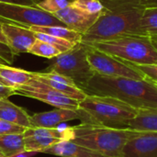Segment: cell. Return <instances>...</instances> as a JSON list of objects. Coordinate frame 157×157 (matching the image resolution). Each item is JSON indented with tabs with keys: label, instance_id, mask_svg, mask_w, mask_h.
<instances>
[{
	"label": "cell",
	"instance_id": "277c9868",
	"mask_svg": "<svg viewBox=\"0 0 157 157\" xmlns=\"http://www.w3.org/2000/svg\"><path fill=\"white\" fill-rule=\"evenodd\" d=\"M81 123H90L111 128H127V123L138 113V109L104 96L87 95L79 102Z\"/></svg>",
	"mask_w": 157,
	"mask_h": 157
},
{
	"label": "cell",
	"instance_id": "1f68e13d",
	"mask_svg": "<svg viewBox=\"0 0 157 157\" xmlns=\"http://www.w3.org/2000/svg\"><path fill=\"white\" fill-rule=\"evenodd\" d=\"M38 153L36 152H28V151H24V152H21V153H18L15 155L11 157H32L34 155H36Z\"/></svg>",
	"mask_w": 157,
	"mask_h": 157
},
{
	"label": "cell",
	"instance_id": "83f0119b",
	"mask_svg": "<svg viewBox=\"0 0 157 157\" xmlns=\"http://www.w3.org/2000/svg\"><path fill=\"white\" fill-rule=\"evenodd\" d=\"M26 128L12 124L2 119H0V135L10 134V133H23Z\"/></svg>",
	"mask_w": 157,
	"mask_h": 157
},
{
	"label": "cell",
	"instance_id": "7a4b0ae2",
	"mask_svg": "<svg viewBox=\"0 0 157 157\" xmlns=\"http://www.w3.org/2000/svg\"><path fill=\"white\" fill-rule=\"evenodd\" d=\"M83 91L86 95L110 97L138 109H157V85L146 78L136 80L95 74Z\"/></svg>",
	"mask_w": 157,
	"mask_h": 157
},
{
	"label": "cell",
	"instance_id": "836d02e7",
	"mask_svg": "<svg viewBox=\"0 0 157 157\" xmlns=\"http://www.w3.org/2000/svg\"><path fill=\"white\" fill-rule=\"evenodd\" d=\"M0 42L6 44V39H5V36L2 32V22H0Z\"/></svg>",
	"mask_w": 157,
	"mask_h": 157
},
{
	"label": "cell",
	"instance_id": "3957f363",
	"mask_svg": "<svg viewBox=\"0 0 157 157\" xmlns=\"http://www.w3.org/2000/svg\"><path fill=\"white\" fill-rule=\"evenodd\" d=\"M72 142L107 157H122L127 143L143 132L129 128H111L81 123L74 126Z\"/></svg>",
	"mask_w": 157,
	"mask_h": 157
},
{
	"label": "cell",
	"instance_id": "d6986e66",
	"mask_svg": "<svg viewBox=\"0 0 157 157\" xmlns=\"http://www.w3.org/2000/svg\"><path fill=\"white\" fill-rule=\"evenodd\" d=\"M32 75H33V78L37 79L38 81L47 85L48 86H50L52 89L63 94L64 96H67L73 99L77 100L78 102H81L87 96L85 91H83L81 88H79L76 86H70V85L56 82V81L52 80L50 78L41 76L40 75H39L38 72H32Z\"/></svg>",
	"mask_w": 157,
	"mask_h": 157
},
{
	"label": "cell",
	"instance_id": "d6a6232c",
	"mask_svg": "<svg viewBox=\"0 0 157 157\" xmlns=\"http://www.w3.org/2000/svg\"><path fill=\"white\" fill-rule=\"evenodd\" d=\"M141 4L146 7V6H157V0H140Z\"/></svg>",
	"mask_w": 157,
	"mask_h": 157
},
{
	"label": "cell",
	"instance_id": "4316f807",
	"mask_svg": "<svg viewBox=\"0 0 157 157\" xmlns=\"http://www.w3.org/2000/svg\"><path fill=\"white\" fill-rule=\"evenodd\" d=\"M127 63L140 72L144 78L157 85V64H135L129 62Z\"/></svg>",
	"mask_w": 157,
	"mask_h": 157
},
{
	"label": "cell",
	"instance_id": "30bf717a",
	"mask_svg": "<svg viewBox=\"0 0 157 157\" xmlns=\"http://www.w3.org/2000/svg\"><path fill=\"white\" fill-rule=\"evenodd\" d=\"M15 95L24 96L49 104L56 109L77 110L79 102L32 78L27 85L15 89Z\"/></svg>",
	"mask_w": 157,
	"mask_h": 157
},
{
	"label": "cell",
	"instance_id": "484cf974",
	"mask_svg": "<svg viewBox=\"0 0 157 157\" xmlns=\"http://www.w3.org/2000/svg\"><path fill=\"white\" fill-rule=\"evenodd\" d=\"M73 0H40L37 4V7L50 14H54L63 8L69 6Z\"/></svg>",
	"mask_w": 157,
	"mask_h": 157
},
{
	"label": "cell",
	"instance_id": "f546056e",
	"mask_svg": "<svg viewBox=\"0 0 157 157\" xmlns=\"http://www.w3.org/2000/svg\"><path fill=\"white\" fill-rule=\"evenodd\" d=\"M40 1V0H0V2H4V3L17 4V5L29 6H36Z\"/></svg>",
	"mask_w": 157,
	"mask_h": 157
},
{
	"label": "cell",
	"instance_id": "8992f818",
	"mask_svg": "<svg viewBox=\"0 0 157 157\" xmlns=\"http://www.w3.org/2000/svg\"><path fill=\"white\" fill-rule=\"evenodd\" d=\"M86 52L87 45L80 42L72 50L51 59L46 72H55L63 75L74 81L83 90L95 75L87 61Z\"/></svg>",
	"mask_w": 157,
	"mask_h": 157
},
{
	"label": "cell",
	"instance_id": "603a6c76",
	"mask_svg": "<svg viewBox=\"0 0 157 157\" xmlns=\"http://www.w3.org/2000/svg\"><path fill=\"white\" fill-rule=\"evenodd\" d=\"M29 53L51 60V59L58 56L62 52L59 50H57L55 47H53L52 45H51L47 42L41 41L40 40H36V41L30 47Z\"/></svg>",
	"mask_w": 157,
	"mask_h": 157
},
{
	"label": "cell",
	"instance_id": "6da1fadb",
	"mask_svg": "<svg viewBox=\"0 0 157 157\" xmlns=\"http://www.w3.org/2000/svg\"><path fill=\"white\" fill-rule=\"evenodd\" d=\"M104 8L81 43L93 45L127 35H144L141 18L144 6L140 0H100Z\"/></svg>",
	"mask_w": 157,
	"mask_h": 157
},
{
	"label": "cell",
	"instance_id": "ba28073f",
	"mask_svg": "<svg viewBox=\"0 0 157 157\" xmlns=\"http://www.w3.org/2000/svg\"><path fill=\"white\" fill-rule=\"evenodd\" d=\"M86 57L91 69L96 75L108 77H125L136 80L144 79V75L127 62L98 51L90 45H87Z\"/></svg>",
	"mask_w": 157,
	"mask_h": 157
},
{
	"label": "cell",
	"instance_id": "8fae6325",
	"mask_svg": "<svg viewBox=\"0 0 157 157\" xmlns=\"http://www.w3.org/2000/svg\"><path fill=\"white\" fill-rule=\"evenodd\" d=\"M2 32L6 39V44L15 56L29 52L37 40L34 31L27 27L15 24L2 23Z\"/></svg>",
	"mask_w": 157,
	"mask_h": 157
},
{
	"label": "cell",
	"instance_id": "5b68a950",
	"mask_svg": "<svg viewBox=\"0 0 157 157\" xmlns=\"http://www.w3.org/2000/svg\"><path fill=\"white\" fill-rule=\"evenodd\" d=\"M98 51L135 64H157V51L146 35H127L90 45Z\"/></svg>",
	"mask_w": 157,
	"mask_h": 157
},
{
	"label": "cell",
	"instance_id": "e0dca14e",
	"mask_svg": "<svg viewBox=\"0 0 157 157\" xmlns=\"http://www.w3.org/2000/svg\"><path fill=\"white\" fill-rule=\"evenodd\" d=\"M32 78V72L0 63V81L8 87L17 89L27 85Z\"/></svg>",
	"mask_w": 157,
	"mask_h": 157
},
{
	"label": "cell",
	"instance_id": "9c48e42d",
	"mask_svg": "<svg viewBox=\"0 0 157 157\" xmlns=\"http://www.w3.org/2000/svg\"><path fill=\"white\" fill-rule=\"evenodd\" d=\"M23 137L26 151L42 153L62 141H73L74 129L63 123L54 128H28Z\"/></svg>",
	"mask_w": 157,
	"mask_h": 157
},
{
	"label": "cell",
	"instance_id": "4dcf8cb0",
	"mask_svg": "<svg viewBox=\"0 0 157 157\" xmlns=\"http://www.w3.org/2000/svg\"><path fill=\"white\" fill-rule=\"evenodd\" d=\"M13 95H15V89L5 86L0 81V98H8Z\"/></svg>",
	"mask_w": 157,
	"mask_h": 157
},
{
	"label": "cell",
	"instance_id": "7c38bea8",
	"mask_svg": "<svg viewBox=\"0 0 157 157\" xmlns=\"http://www.w3.org/2000/svg\"><path fill=\"white\" fill-rule=\"evenodd\" d=\"M100 14H88L72 6H69L63 10L53 14L63 25L75 31L86 33L97 21Z\"/></svg>",
	"mask_w": 157,
	"mask_h": 157
},
{
	"label": "cell",
	"instance_id": "52a82bcc",
	"mask_svg": "<svg viewBox=\"0 0 157 157\" xmlns=\"http://www.w3.org/2000/svg\"><path fill=\"white\" fill-rule=\"evenodd\" d=\"M0 22L22 27L31 26H64L52 14L37 6H22L0 2Z\"/></svg>",
	"mask_w": 157,
	"mask_h": 157
},
{
	"label": "cell",
	"instance_id": "ffe728a7",
	"mask_svg": "<svg viewBox=\"0 0 157 157\" xmlns=\"http://www.w3.org/2000/svg\"><path fill=\"white\" fill-rule=\"evenodd\" d=\"M29 29L34 32H40L52 35L75 44L81 42L83 36L81 33L75 31L65 26H31Z\"/></svg>",
	"mask_w": 157,
	"mask_h": 157
},
{
	"label": "cell",
	"instance_id": "d4e9b609",
	"mask_svg": "<svg viewBox=\"0 0 157 157\" xmlns=\"http://www.w3.org/2000/svg\"><path fill=\"white\" fill-rule=\"evenodd\" d=\"M70 6L88 14H100L104 8L100 0H73Z\"/></svg>",
	"mask_w": 157,
	"mask_h": 157
},
{
	"label": "cell",
	"instance_id": "e575fe53",
	"mask_svg": "<svg viewBox=\"0 0 157 157\" xmlns=\"http://www.w3.org/2000/svg\"><path fill=\"white\" fill-rule=\"evenodd\" d=\"M150 38H151L152 43L154 44L155 48L156 49V51H157V37H150Z\"/></svg>",
	"mask_w": 157,
	"mask_h": 157
},
{
	"label": "cell",
	"instance_id": "f1b7e54d",
	"mask_svg": "<svg viewBox=\"0 0 157 157\" xmlns=\"http://www.w3.org/2000/svg\"><path fill=\"white\" fill-rule=\"evenodd\" d=\"M0 59H2L6 63V64L8 65L12 64L15 59V55L12 53L9 47L2 42H0Z\"/></svg>",
	"mask_w": 157,
	"mask_h": 157
},
{
	"label": "cell",
	"instance_id": "7402d4cb",
	"mask_svg": "<svg viewBox=\"0 0 157 157\" xmlns=\"http://www.w3.org/2000/svg\"><path fill=\"white\" fill-rule=\"evenodd\" d=\"M141 27L144 35L157 37V6H146L144 8Z\"/></svg>",
	"mask_w": 157,
	"mask_h": 157
},
{
	"label": "cell",
	"instance_id": "44dd1931",
	"mask_svg": "<svg viewBox=\"0 0 157 157\" xmlns=\"http://www.w3.org/2000/svg\"><path fill=\"white\" fill-rule=\"evenodd\" d=\"M0 151L4 154L5 157H11L26 151L23 133L0 135Z\"/></svg>",
	"mask_w": 157,
	"mask_h": 157
},
{
	"label": "cell",
	"instance_id": "d590c367",
	"mask_svg": "<svg viewBox=\"0 0 157 157\" xmlns=\"http://www.w3.org/2000/svg\"><path fill=\"white\" fill-rule=\"evenodd\" d=\"M0 157H5V155H4V154L0 151Z\"/></svg>",
	"mask_w": 157,
	"mask_h": 157
},
{
	"label": "cell",
	"instance_id": "2e32d148",
	"mask_svg": "<svg viewBox=\"0 0 157 157\" xmlns=\"http://www.w3.org/2000/svg\"><path fill=\"white\" fill-rule=\"evenodd\" d=\"M29 117L23 108L15 105L8 98H0V119L28 129L30 128Z\"/></svg>",
	"mask_w": 157,
	"mask_h": 157
},
{
	"label": "cell",
	"instance_id": "5bb4252c",
	"mask_svg": "<svg viewBox=\"0 0 157 157\" xmlns=\"http://www.w3.org/2000/svg\"><path fill=\"white\" fill-rule=\"evenodd\" d=\"M122 157H157V132H141L130 140Z\"/></svg>",
	"mask_w": 157,
	"mask_h": 157
},
{
	"label": "cell",
	"instance_id": "8d00e7d4",
	"mask_svg": "<svg viewBox=\"0 0 157 157\" xmlns=\"http://www.w3.org/2000/svg\"><path fill=\"white\" fill-rule=\"evenodd\" d=\"M0 63H4V64H6V63H5L2 59H0Z\"/></svg>",
	"mask_w": 157,
	"mask_h": 157
},
{
	"label": "cell",
	"instance_id": "4fadbf2b",
	"mask_svg": "<svg viewBox=\"0 0 157 157\" xmlns=\"http://www.w3.org/2000/svg\"><path fill=\"white\" fill-rule=\"evenodd\" d=\"M79 120L80 114L78 110L55 109L51 111L35 113L30 115V128H54L64 122Z\"/></svg>",
	"mask_w": 157,
	"mask_h": 157
},
{
	"label": "cell",
	"instance_id": "cb8c5ba5",
	"mask_svg": "<svg viewBox=\"0 0 157 157\" xmlns=\"http://www.w3.org/2000/svg\"><path fill=\"white\" fill-rule=\"evenodd\" d=\"M35 37L37 40H40L41 41H44V42H47V43L52 45L57 50H59L62 53L72 50L76 45L75 43H73L66 40H63V39H60V38H57V37H54L52 35H48L45 33L35 32Z\"/></svg>",
	"mask_w": 157,
	"mask_h": 157
},
{
	"label": "cell",
	"instance_id": "ac0fdd59",
	"mask_svg": "<svg viewBox=\"0 0 157 157\" xmlns=\"http://www.w3.org/2000/svg\"><path fill=\"white\" fill-rule=\"evenodd\" d=\"M127 128L143 132H157V109H142L127 123Z\"/></svg>",
	"mask_w": 157,
	"mask_h": 157
},
{
	"label": "cell",
	"instance_id": "9a60e30c",
	"mask_svg": "<svg viewBox=\"0 0 157 157\" xmlns=\"http://www.w3.org/2000/svg\"><path fill=\"white\" fill-rule=\"evenodd\" d=\"M42 153L60 157H107L72 141H62Z\"/></svg>",
	"mask_w": 157,
	"mask_h": 157
}]
</instances>
